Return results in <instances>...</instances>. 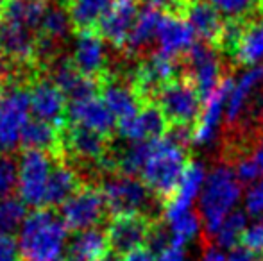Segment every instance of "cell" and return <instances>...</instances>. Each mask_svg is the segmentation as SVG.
I'll list each match as a JSON object with an SVG mask.
<instances>
[{
    "mask_svg": "<svg viewBox=\"0 0 263 261\" xmlns=\"http://www.w3.org/2000/svg\"><path fill=\"white\" fill-rule=\"evenodd\" d=\"M66 233L61 215L50 208H38L29 213L20 231V261H59L66 245Z\"/></svg>",
    "mask_w": 263,
    "mask_h": 261,
    "instance_id": "obj_1",
    "label": "cell"
},
{
    "mask_svg": "<svg viewBox=\"0 0 263 261\" xmlns=\"http://www.w3.org/2000/svg\"><path fill=\"white\" fill-rule=\"evenodd\" d=\"M188 161L190 159H188L186 147L176 143L168 136L153 143V150L140 175L145 186L161 204L168 202L176 193Z\"/></svg>",
    "mask_w": 263,
    "mask_h": 261,
    "instance_id": "obj_2",
    "label": "cell"
},
{
    "mask_svg": "<svg viewBox=\"0 0 263 261\" xmlns=\"http://www.w3.org/2000/svg\"><path fill=\"white\" fill-rule=\"evenodd\" d=\"M34 75L32 72H18L0 86V154H11L20 147L22 131L31 111L29 83Z\"/></svg>",
    "mask_w": 263,
    "mask_h": 261,
    "instance_id": "obj_3",
    "label": "cell"
},
{
    "mask_svg": "<svg viewBox=\"0 0 263 261\" xmlns=\"http://www.w3.org/2000/svg\"><path fill=\"white\" fill-rule=\"evenodd\" d=\"M240 181L228 167L213 170L204 181L201 192V218L210 234H217L218 227L240 198Z\"/></svg>",
    "mask_w": 263,
    "mask_h": 261,
    "instance_id": "obj_4",
    "label": "cell"
},
{
    "mask_svg": "<svg viewBox=\"0 0 263 261\" xmlns=\"http://www.w3.org/2000/svg\"><path fill=\"white\" fill-rule=\"evenodd\" d=\"M154 104L161 109L170 127H195L204 108L197 86L184 72L158 91Z\"/></svg>",
    "mask_w": 263,
    "mask_h": 261,
    "instance_id": "obj_5",
    "label": "cell"
},
{
    "mask_svg": "<svg viewBox=\"0 0 263 261\" xmlns=\"http://www.w3.org/2000/svg\"><path fill=\"white\" fill-rule=\"evenodd\" d=\"M102 195H104L107 213L111 216L118 215H151L153 204L158 200L153 195L142 179L127 177V175H107L101 185ZM154 218V216H153Z\"/></svg>",
    "mask_w": 263,
    "mask_h": 261,
    "instance_id": "obj_6",
    "label": "cell"
},
{
    "mask_svg": "<svg viewBox=\"0 0 263 261\" xmlns=\"http://www.w3.org/2000/svg\"><path fill=\"white\" fill-rule=\"evenodd\" d=\"M111 150V139L86 127L68 124L61 129V157L65 163L76 167H95L101 172V165Z\"/></svg>",
    "mask_w": 263,
    "mask_h": 261,
    "instance_id": "obj_7",
    "label": "cell"
},
{
    "mask_svg": "<svg viewBox=\"0 0 263 261\" xmlns=\"http://www.w3.org/2000/svg\"><path fill=\"white\" fill-rule=\"evenodd\" d=\"M109 216L101 186L84 185L61 206V220L68 231L97 227Z\"/></svg>",
    "mask_w": 263,
    "mask_h": 261,
    "instance_id": "obj_8",
    "label": "cell"
},
{
    "mask_svg": "<svg viewBox=\"0 0 263 261\" xmlns=\"http://www.w3.org/2000/svg\"><path fill=\"white\" fill-rule=\"evenodd\" d=\"M50 154L40 150H24L18 159V193L20 198L31 208H43L47 181L52 172Z\"/></svg>",
    "mask_w": 263,
    "mask_h": 261,
    "instance_id": "obj_9",
    "label": "cell"
},
{
    "mask_svg": "<svg viewBox=\"0 0 263 261\" xmlns=\"http://www.w3.org/2000/svg\"><path fill=\"white\" fill-rule=\"evenodd\" d=\"M177 61L161 52H153L136 65L129 81L142 102H154L158 91L179 75Z\"/></svg>",
    "mask_w": 263,
    "mask_h": 261,
    "instance_id": "obj_10",
    "label": "cell"
},
{
    "mask_svg": "<svg viewBox=\"0 0 263 261\" xmlns=\"http://www.w3.org/2000/svg\"><path fill=\"white\" fill-rule=\"evenodd\" d=\"M29 97L34 118L52 124L58 129H65L68 126V101L49 75L36 73L32 77L29 83Z\"/></svg>",
    "mask_w": 263,
    "mask_h": 261,
    "instance_id": "obj_11",
    "label": "cell"
},
{
    "mask_svg": "<svg viewBox=\"0 0 263 261\" xmlns=\"http://www.w3.org/2000/svg\"><path fill=\"white\" fill-rule=\"evenodd\" d=\"M70 59L83 75L99 83H102L109 73H113L106 42L97 31L76 32Z\"/></svg>",
    "mask_w": 263,
    "mask_h": 261,
    "instance_id": "obj_12",
    "label": "cell"
},
{
    "mask_svg": "<svg viewBox=\"0 0 263 261\" xmlns=\"http://www.w3.org/2000/svg\"><path fill=\"white\" fill-rule=\"evenodd\" d=\"M183 59L186 66L184 73L194 81L202 101H206L224 81L218 50L204 42H195Z\"/></svg>",
    "mask_w": 263,
    "mask_h": 261,
    "instance_id": "obj_13",
    "label": "cell"
},
{
    "mask_svg": "<svg viewBox=\"0 0 263 261\" xmlns=\"http://www.w3.org/2000/svg\"><path fill=\"white\" fill-rule=\"evenodd\" d=\"M156 218L147 215H118L111 216L106 227L107 242H109L111 252L118 256H125L127 252L135 251L147 244Z\"/></svg>",
    "mask_w": 263,
    "mask_h": 261,
    "instance_id": "obj_14",
    "label": "cell"
},
{
    "mask_svg": "<svg viewBox=\"0 0 263 261\" xmlns=\"http://www.w3.org/2000/svg\"><path fill=\"white\" fill-rule=\"evenodd\" d=\"M140 0H113L107 13L97 25V32L106 43L124 50L127 38L140 16Z\"/></svg>",
    "mask_w": 263,
    "mask_h": 261,
    "instance_id": "obj_15",
    "label": "cell"
},
{
    "mask_svg": "<svg viewBox=\"0 0 263 261\" xmlns=\"http://www.w3.org/2000/svg\"><path fill=\"white\" fill-rule=\"evenodd\" d=\"M47 75L70 102L97 97V93H101V83L83 75L66 56L58 57L47 66Z\"/></svg>",
    "mask_w": 263,
    "mask_h": 261,
    "instance_id": "obj_16",
    "label": "cell"
},
{
    "mask_svg": "<svg viewBox=\"0 0 263 261\" xmlns=\"http://www.w3.org/2000/svg\"><path fill=\"white\" fill-rule=\"evenodd\" d=\"M170 126L154 102H143L140 111L117 124V131L127 142H154L166 136Z\"/></svg>",
    "mask_w": 263,
    "mask_h": 261,
    "instance_id": "obj_17",
    "label": "cell"
},
{
    "mask_svg": "<svg viewBox=\"0 0 263 261\" xmlns=\"http://www.w3.org/2000/svg\"><path fill=\"white\" fill-rule=\"evenodd\" d=\"M101 95L117 122L135 116L143 104L133 88L131 81H127L125 77H117L115 73H109L101 83Z\"/></svg>",
    "mask_w": 263,
    "mask_h": 261,
    "instance_id": "obj_18",
    "label": "cell"
},
{
    "mask_svg": "<svg viewBox=\"0 0 263 261\" xmlns=\"http://www.w3.org/2000/svg\"><path fill=\"white\" fill-rule=\"evenodd\" d=\"M68 122L73 126L86 127L102 136L109 138L111 132L117 131V118L109 111L101 97H90L83 101L70 102L68 106Z\"/></svg>",
    "mask_w": 263,
    "mask_h": 261,
    "instance_id": "obj_19",
    "label": "cell"
},
{
    "mask_svg": "<svg viewBox=\"0 0 263 261\" xmlns=\"http://www.w3.org/2000/svg\"><path fill=\"white\" fill-rule=\"evenodd\" d=\"M158 52L172 57V59H183L188 50L195 45V32L183 16L165 14L159 24L158 31Z\"/></svg>",
    "mask_w": 263,
    "mask_h": 261,
    "instance_id": "obj_20",
    "label": "cell"
},
{
    "mask_svg": "<svg viewBox=\"0 0 263 261\" xmlns=\"http://www.w3.org/2000/svg\"><path fill=\"white\" fill-rule=\"evenodd\" d=\"M183 18L190 24L195 36H199L201 42L217 49L226 20L213 4L208 0H190Z\"/></svg>",
    "mask_w": 263,
    "mask_h": 261,
    "instance_id": "obj_21",
    "label": "cell"
},
{
    "mask_svg": "<svg viewBox=\"0 0 263 261\" xmlns=\"http://www.w3.org/2000/svg\"><path fill=\"white\" fill-rule=\"evenodd\" d=\"M204 181L206 179L202 165H199L197 161H188L186 170H184L176 193L168 202L163 204V215H165L166 222H172V220L179 218L181 215L190 211L192 202L197 197L199 190L204 186Z\"/></svg>",
    "mask_w": 263,
    "mask_h": 261,
    "instance_id": "obj_22",
    "label": "cell"
},
{
    "mask_svg": "<svg viewBox=\"0 0 263 261\" xmlns=\"http://www.w3.org/2000/svg\"><path fill=\"white\" fill-rule=\"evenodd\" d=\"M81 186H84V183L79 172L63 159H55V165L49 175V181H47L43 208L54 209L58 206H63Z\"/></svg>",
    "mask_w": 263,
    "mask_h": 261,
    "instance_id": "obj_23",
    "label": "cell"
},
{
    "mask_svg": "<svg viewBox=\"0 0 263 261\" xmlns=\"http://www.w3.org/2000/svg\"><path fill=\"white\" fill-rule=\"evenodd\" d=\"M109 242L106 231L99 227L77 231L65 245L66 261H99L109 254Z\"/></svg>",
    "mask_w": 263,
    "mask_h": 261,
    "instance_id": "obj_24",
    "label": "cell"
},
{
    "mask_svg": "<svg viewBox=\"0 0 263 261\" xmlns=\"http://www.w3.org/2000/svg\"><path fill=\"white\" fill-rule=\"evenodd\" d=\"M233 81L229 75L224 77V81L220 83V86L210 95L204 101V108L199 116L197 124L194 127V142L195 143H208L213 138V132L218 126V120L222 116V109L224 104L228 102L229 93L233 90Z\"/></svg>",
    "mask_w": 263,
    "mask_h": 261,
    "instance_id": "obj_25",
    "label": "cell"
},
{
    "mask_svg": "<svg viewBox=\"0 0 263 261\" xmlns=\"http://www.w3.org/2000/svg\"><path fill=\"white\" fill-rule=\"evenodd\" d=\"M20 147L24 150H40L59 159L61 157V129L49 122L31 118L22 131Z\"/></svg>",
    "mask_w": 263,
    "mask_h": 261,
    "instance_id": "obj_26",
    "label": "cell"
},
{
    "mask_svg": "<svg viewBox=\"0 0 263 261\" xmlns=\"http://www.w3.org/2000/svg\"><path fill=\"white\" fill-rule=\"evenodd\" d=\"M263 86V65H256L251 70H247L246 73H242V77L238 79V83L233 84V90L229 93L228 98V116L229 124H235L240 120V116L243 115L247 104L253 98V95Z\"/></svg>",
    "mask_w": 263,
    "mask_h": 261,
    "instance_id": "obj_27",
    "label": "cell"
},
{
    "mask_svg": "<svg viewBox=\"0 0 263 261\" xmlns=\"http://www.w3.org/2000/svg\"><path fill=\"white\" fill-rule=\"evenodd\" d=\"M52 2L54 0H2V22L36 32Z\"/></svg>",
    "mask_w": 263,
    "mask_h": 261,
    "instance_id": "obj_28",
    "label": "cell"
},
{
    "mask_svg": "<svg viewBox=\"0 0 263 261\" xmlns=\"http://www.w3.org/2000/svg\"><path fill=\"white\" fill-rule=\"evenodd\" d=\"M163 16L165 14L161 11L154 9V7H143L140 11V16L136 20L135 27H133L131 34L127 38V43L124 47V52L125 56L133 57V56H138L140 52L147 49L153 39L158 38V31H159V24H161Z\"/></svg>",
    "mask_w": 263,
    "mask_h": 261,
    "instance_id": "obj_29",
    "label": "cell"
},
{
    "mask_svg": "<svg viewBox=\"0 0 263 261\" xmlns=\"http://www.w3.org/2000/svg\"><path fill=\"white\" fill-rule=\"evenodd\" d=\"M113 0H65V9L76 32L97 31L99 22L107 13Z\"/></svg>",
    "mask_w": 263,
    "mask_h": 261,
    "instance_id": "obj_30",
    "label": "cell"
},
{
    "mask_svg": "<svg viewBox=\"0 0 263 261\" xmlns=\"http://www.w3.org/2000/svg\"><path fill=\"white\" fill-rule=\"evenodd\" d=\"M233 59L240 65H254L256 66L263 59V20L254 18L246 25L242 38H240L238 49Z\"/></svg>",
    "mask_w": 263,
    "mask_h": 261,
    "instance_id": "obj_31",
    "label": "cell"
},
{
    "mask_svg": "<svg viewBox=\"0 0 263 261\" xmlns=\"http://www.w3.org/2000/svg\"><path fill=\"white\" fill-rule=\"evenodd\" d=\"M27 215V204L20 197L11 195L0 200V233L9 236L20 233Z\"/></svg>",
    "mask_w": 263,
    "mask_h": 261,
    "instance_id": "obj_32",
    "label": "cell"
},
{
    "mask_svg": "<svg viewBox=\"0 0 263 261\" xmlns=\"http://www.w3.org/2000/svg\"><path fill=\"white\" fill-rule=\"evenodd\" d=\"M247 229V213L243 211H233L226 216L222 226L218 227L217 234V245L224 249H235L238 242H242L243 233Z\"/></svg>",
    "mask_w": 263,
    "mask_h": 261,
    "instance_id": "obj_33",
    "label": "cell"
},
{
    "mask_svg": "<svg viewBox=\"0 0 263 261\" xmlns=\"http://www.w3.org/2000/svg\"><path fill=\"white\" fill-rule=\"evenodd\" d=\"M226 20H253L260 18L261 0H210Z\"/></svg>",
    "mask_w": 263,
    "mask_h": 261,
    "instance_id": "obj_34",
    "label": "cell"
},
{
    "mask_svg": "<svg viewBox=\"0 0 263 261\" xmlns=\"http://www.w3.org/2000/svg\"><path fill=\"white\" fill-rule=\"evenodd\" d=\"M168 231H170V245L174 247H181L188 244L190 240H194L201 231V220L195 213L188 211L184 215H181L179 218L168 222Z\"/></svg>",
    "mask_w": 263,
    "mask_h": 261,
    "instance_id": "obj_35",
    "label": "cell"
},
{
    "mask_svg": "<svg viewBox=\"0 0 263 261\" xmlns=\"http://www.w3.org/2000/svg\"><path fill=\"white\" fill-rule=\"evenodd\" d=\"M18 188V161L11 154H0V200Z\"/></svg>",
    "mask_w": 263,
    "mask_h": 261,
    "instance_id": "obj_36",
    "label": "cell"
},
{
    "mask_svg": "<svg viewBox=\"0 0 263 261\" xmlns=\"http://www.w3.org/2000/svg\"><path fill=\"white\" fill-rule=\"evenodd\" d=\"M242 244H243V247H247L249 251L263 256V215L258 216L251 226H247L246 233H243V238H242Z\"/></svg>",
    "mask_w": 263,
    "mask_h": 261,
    "instance_id": "obj_37",
    "label": "cell"
},
{
    "mask_svg": "<svg viewBox=\"0 0 263 261\" xmlns=\"http://www.w3.org/2000/svg\"><path fill=\"white\" fill-rule=\"evenodd\" d=\"M235 174H236V177H238L240 185H242V183L256 181L263 172H261L260 165L256 163V159H254L253 156H240L238 161H236Z\"/></svg>",
    "mask_w": 263,
    "mask_h": 261,
    "instance_id": "obj_38",
    "label": "cell"
},
{
    "mask_svg": "<svg viewBox=\"0 0 263 261\" xmlns=\"http://www.w3.org/2000/svg\"><path fill=\"white\" fill-rule=\"evenodd\" d=\"M246 211L254 216L263 215V179L254 183L246 193Z\"/></svg>",
    "mask_w": 263,
    "mask_h": 261,
    "instance_id": "obj_39",
    "label": "cell"
},
{
    "mask_svg": "<svg viewBox=\"0 0 263 261\" xmlns=\"http://www.w3.org/2000/svg\"><path fill=\"white\" fill-rule=\"evenodd\" d=\"M147 7L161 11L163 14H174V16H183L190 0H142Z\"/></svg>",
    "mask_w": 263,
    "mask_h": 261,
    "instance_id": "obj_40",
    "label": "cell"
},
{
    "mask_svg": "<svg viewBox=\"0 0 263 261\" xmlns=\"http://www.w3.org/2000/svg\"><path fill=\"white\" fill-rule=\"evenodd\" d=\"M0 261H20V247L14 236L0 233Z\"/></svg>",
    "mask_w": 263,
    "mask_h": 261,
    "instance_id": "obj_41",
    "label": "cell"
},
{
    "mask_svg": "<svg viewBox=\"0 0 263 261\" xmlns=\"http://www.w3.org/2000/svg\"><path fill=\"white\" fill-rule=\"evenodd\" d=\"M18 72H22V70H18L16 66L11 63L9 57H7L6 54H4V50L0 49V86L6 84L9 79H13Z\"/></svg>",
    "mask_w": 263,
    "mask_h": 261,
    "instance_id": "obj_42",
    "label": "cell"
},
{
    "mask_svg": "<svg viewBox=\"0 0 263 261\" xmlns=\"http://www.w3.org/2000/svg\"><path fill=\"white\" fill-rule=\"evenodd\" d=\"M228 261H263V256L249 251V249L242 245V247L231 249V252H229V256H228Z\"/></svg>",
    "mask_w": 263,
    "mask_h": 261,
    "instance_id": "obj_43",
    "label": "cell"
},
{
    "mask_svg": "<svg viewBox=\"0 0 263 261\" xmlns=\"http://www.w3.org/2000/svg\"><path fill=\"white\" fill-rule=\"evenodd\" d=\"M122 261H156V256L147 245H142V247H136L135 251L127 252Z\"/></svg>",
    "mask_w": 263,
    "mask_h": 261,
    "instance_id": "obj_44",
    "label": "cell"
},
{
    "mask_svg": "<svg viewBox=\"0 0 263 261\" xmlns=\"http://www.w3.org/2000/svg\"><path fill=\"white\" fill-rule=\"evenodd\" d=\"M156 261H186V256H184V251L181 247L168 245V247L159 252Z\"/></svg>",
    "mask_w": 263,
    "mask_h": 261,
    "instance_id": "obj_45",
    "label": "cell"
},
{
    "mask_svg": "<svg viewBox=\"0 0 263 261\" xmlns=\"http://www.w3.org/2000/svg\"><path fill=\"white\" fill-rule=\"evenodd\" d=\"M202 261H228V256L222 254V251H218V249L211 247L206 251L204 258H202Z\"/></svg>",
    "mask_w": 263,
    "mask_h": 261,
    "instance_id": "obj_46",
    "label": "cell"
},
{
    "mask_svg": "<svg viewBox=\"0 0 263 261\" xmlns=\"http://www.w3.org/2000/svg\"><path fill=\"white\" fill-rule=\"evenodd\" d=\"M253 157H254V159H256V163L260 165V168H261V172H263V139H261L260 145H258L256 152L253 154Z\"/></svg>",
    "mask_w": 263,
    "mask_h": 261,
    "instance_id": "obj_47",
    "label": "cell"
},
{
    "mask_svg": "<svg viewBox=\"0 0 263 261\" xmlns=\"http://www.w3.org/2000/svg\"><path fill=\"white\" fill-rule=\"evenodd\" d=\"M99 261H122V256L115 254V252H109V254H106L104 258L99 259Z\"/></svg>",
    "mask_w": 263,
    "mask_h": 261,
    "instance_id": "obj_48",
    "label": "cell"
},
{
    "mask_svg": "<svg viewBox=\"0 0 263 261\" xmlns=\"http://www.w3.org/2000/svg\"><path fill=\"white\" fill-rule=\"evenodd\" d=\"M0 22H2V0H0Z\"/></svg>",
    "mask_w": 263,
    "mask_h": 261,
    "instance_id": "obj_49",
    "label": "cell"
},
{
    "mask_svg": "<svg viewBox=\"0 0 263 261\" xmlns=\"http://www.w3.org/2000/svg\"><path fill=\"white\" fill-rule=\"evenodd\" d=\"M260 13H261V16H263V0H261V4H260Z\"/></svg>",
    "mask_w": 263,
    "mask_h": 261,
    "instance_id": "obj_50",
    "label": "cell"
},
{
    "mask_svg": "<svg viewBox=\"0 0 263 261\" xmlns=\"http://www.w3.org/2000/svg\"><path fill=\"white\" fill-rule=\"evenodd\" d=\"M61 261H66V259H61Z\"/></svg>",
    "mask_w": 263,
    "mask_h": 261,
    "instance_id": "obj_51",
    "label": "cell"
}]
</instances>
